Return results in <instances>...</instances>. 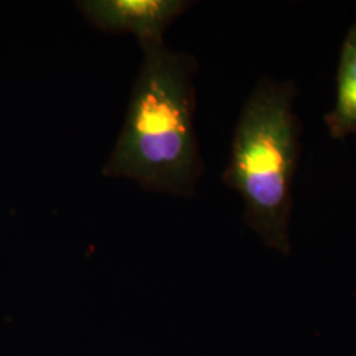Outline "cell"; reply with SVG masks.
Returning a JSON list of instances; mask_svg holds the SVG:
<instances>
[{
	"instance_id": "4",
	"label": "cell",
	"mask_w": 356,
	"mask_h": 356,
	"mask_svg": "<svg viewBox=\"0 0 356 356\" xmlns=\"http://www.w3.org/2000/svg\"><path fill=\"white\" fill-rule=\"evenodd\" d=\"M325 126L337 140L356 135V22L348 28L341 47L335 102L325 115Z\"/></svg>"
},
{
	"instance_id": "1",
	"label": "cell",
	"mask_w": 356,
	"mask_h": 356,
	"mask_svg": "<svg viewBox=\"0 0 356 356\" xmlns=\"http://www.w3.org/2000/svg\"><path fill=\"white\" fill-rule=\"evenodd\" d=\"M123 127L102 168L144 191L191 198L204 175L194 127L197 60L165 42L141 48Z\"/></svg>"
},
{
	"instance_id": "3",
	"label": "cell",
	"mask_w": 356,
	"mask_h": 356,
	"mask_svg": "<svg viewBox=\"0 0 356 356\" xmlns=\"http://www.w3.org/2000/svg\"><path fill=\"white\" fill-rule=\"evenodd\" d=\"M188 0H81L78 11L89 24L106 33H131L140 48L165 42L169 26L186 13Z\"/></svg>"
},
{
	"instance_id": "2",
	"label": "cell",
	"mask_w": 356,
	"mask_h": 356,
	"mask_svg": "<svg viewBox=\"0 0 356 356\" xmlns=\"http://www.w3.org/2000/svg\"><path fill=\"white\" fill-rule=\"evenodd\" d=\"M293 81L261 78L243 104L222 179L244 204V220L268 248L291 254L293 185L301 123Z\"/></svg>"
}]
</instances>
